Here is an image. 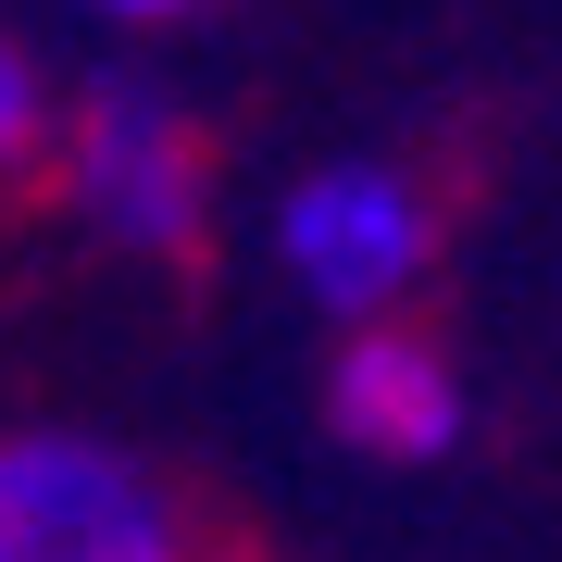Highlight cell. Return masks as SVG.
Listing matches in <instances>:
<instances>
[{"mask_svg":"<svg viewBox=\"0 0 562 562\" xmlns=\"http://www.w3.org/2000/svg\"><path fill=\"white\" fill-rule=\"evenodd\" d=\"M0 562H238V525L138 438L13 425L0 438Z\"/></svg>","mask_w":562,"mask_h":562,"instance_id":"1","label":"cell"},{"mask_svg":"<svg viewBox=\"0 0 562 562\" xmlns=\"http://www.w3.org/2000/svg\"><path fill=\"white\" fill-rule=\"evenodd\" d=\"M50 188L125 262H188L213 225V138L162 76H88L50 125Z\"/></svg>","mask_w":562,"mask_h":562,"instance_id":"2","label":"cell"},{"mask_svg":"<svg viewBox=\"0 0 562 562\" xmlns=\"http://www.w3.org/2000/svg\"><path fill=\"white\" fill-rule=\"evenodd\" d=\"M276 276L301 288L325 325L413 313L425 276H438V201H425V176H401V162H375V150L313 162L276 201Z\"/></svg>","mask_w":562,"mask_h":562,"instance_id":"3","label":"cell"},{"mask_svg":"<svg viewBox=\"0 0 562 562\" xmlns=\"http://www.w3.org/2000/svg\"><path fill=\"white\" fill-rule=\"evenodd\" d=\"M325 425H338V450H362V462H450L475 401H462V362L425 338L413 313H375V325H338Z\"/></svg>","mask_w":562,"mask_h":562,"instance_id":"4","label":"cell"},{"mask_svg":"<svg viewBox=\"0 0 562 562\" xmlns=\"http://www.w3.org/2000/svg\"><path fill=\"white\" fill-rule=\"evenodd\" d=\"M50 125H63V88L38 76V50L0 38V188L50 176Z\"/></svg>","mask_w":562,"mask_h":562,"instance_id":"5","label":"cell"},{"mask_svg":"<svg viewBox=\"0 0 562 562\" xmlns=\"http://www.w3.org/2000/svg\"><path fill=\"white\" fill-rule=\"evenodd\" d=\"M76 13H101V25H188L201 0H76Z\"/></svg>","mask_w":562,"mask_h":562,"instance_id":"6","label":"cell"}]
</instances>
